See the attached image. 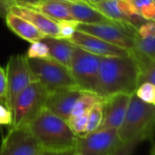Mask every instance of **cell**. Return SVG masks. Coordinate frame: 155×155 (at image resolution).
<instances>
[{
    "label": "cell",
    "instance_id": "obj_1",
    "mask_svg": "<svg viewBox=\"0 0 155 155\" xmlns=\"http://www.w3.org/2000/svg\"><path fill=\"white\" fill-rule=\"evenodd\" d=\"M138 87V67L130 54L101 56L99 67V95L103 98L115 94H133Z\"/></svg>",
    "mask_w": 155,
    "mask_h": 155
},
{
    "label": "cell",
    "instance_id": "obj_2",
    "mask_svg": "<svg viewBox=\"0 0 155 155\" xmlns=\"http://www.w3.org/2000/svg\"><path fill=\"white\" fill-rule=\"evenodd\" d=\"M27 128L45 151H74L77 135L73 133L66 121L45 107L42 108Z\"/></svg>",
    "mask_w": 155,
    "mask_h": 155
},
{
    "label": "cell",
    "instance_id": "obj_3",
    "mask_svg": "<svg viewBox=\"0 0 155 155\" xmlns=\"http://www.w3.org/2000/svg\"><path fill=\"white\" fill-rule=\"evenodd\" d=\"M154 122L155 105L143 102L135 94H133L130 96L125 116L117 129V133L123 143L134 138L153 141Z\"/></svg>",
    "mask_w": 155,
    "mask_h": 155
},
{
    "label": "cell",
    "instance_id": "obj_4",
    "mask_svg": "<svg viewBox=\"0 0 155 155\" xmlns=\"http://www.w3.org/2000/svg\"><path fill=\"white\" fill-rule=\"evenodd\" d=\"M26 62L34 81L39 82L48 93L64 87L77 86L69 68L50 57H26Z\"/></svg>",
    "mask_w": 155,
    "mask_h": 155
},
{
    "label": "cell",
    "instance_id": "obj_5",
    "mask_svg": "<svg viewBox=\"0 0 155 155\" xmlns=\"http://www.w3.org/2000/svg\"><path fill=\"white\" fill-rule=\"evenodd\" d=\"M48 92L37 81H33L16 97L12 107L13 121L10 127H27L45 107Z\"/></svg>",
    "mask_w": 155,
    "mask_h": 155
},
{
    "label": "cell",
    "instance_id": "obj_6",
    "mask_svg": "<svg viewBox=\"0 0 155 155\" xmlns=\"http://www.w3.org/2000/svg\"><path fill=\"white\" fill-rule=\"evenodd\" d=\"M100 60L101 56L76 45L74 46L69 70L81 90L92 92L99 95Z\"/></svg>",
    "mask_w": 155,
    "mask_h": 155
},
{
    "label": "cell",
    "instance_id": "obj_7",
    "mask_svg": "<svg viewBox=\"0 0 155 155\" xmlns=\"http://www.w3.org/2000/svg\"><path fill=\"white\" fill-rule=\"evenodd\" d=\"M76 30L96 36L109 44L130 51L134 47V38L137 29L130 25L118 24H82Z\"/></svg>",
    "mask_w": 155,
    "mask_h": 155
},
{
    "label": "cell",
    "instance_id": "obj_8",
    "mask_svg": "<svg viewBox=\"0 0 155 155\" xmlns=\"http://www.w3.org/2000/svg\"><path fill=\"white\" fill-rule=\"evenodd\" d=\"M124 143L117 129H100L77 136L74 153L77 155H110Z\"/></svg>",
    "mask_w": 155,
    "mask_h": 155
},
{
    "label": "cell",
    "instance_id": "obj_9",
    "mask_svg": "<svg viewBox=\"0 0 155 155\" xmlns=\"http://www.w3.org/2000/svg\"><path fill=\"white\" fill-rule=\"evenodd\" d=\"M6 99L5 104L11 111L18 94L34 81L26 62V56L12 55L6 66ZM12 112V111H11Z\"/></svg>",
    "mask_w": 155,
    "mask_h": 155
},
{
    "label": "cell",
    "instance_id": "obj_10",
    "mask_svg": "<svg viewBox=\"0 0 155 155\" xmlns=\"http://www.w3.org/2000/svg\"><path fill=\"white\" fill-rule=\"evenodd\" d=\"M45 152L27 127H10L0 144V155H38Z\"/></svg>",
    "mask_w": 155,
    "mask_h": 155
},
{
    "label": "cell",
    "instance_id": "obj_11",
    "mask_svg": "<svg viewBox=\"0 0 155 155\" xmlns=\"http://www.w3.org/2000/svg\"><path fill=\"white\" fill-rule=\"evenodd\" d=\"M83 93L79 87H64L47 94L45 107L54 114L67 121L74 103Z\"/></svg>",
    "mask_w": 155,
    "mask_h": 155
},
{
    "label": "cell",
    "instance_id": "obj_12",
    "mask_svg": "<svg viewBox=\"0 0 155 155\" xmlns=\"http://www.w3.org/2000/svg\"><path fill=\"white\" fill-rule=\"evenodd\" d=\"M131 94H115L103 100V121L97 130L118 129L125 116Z\"/></svg>",
    "mask_w": 155,
    "mask_h": 155
},
{
    "label": "cell",
    "instance_id": "obj_13",
    "mask_svg": "<svg viewBox=\"0 0 155 155\" xmlns=\"http://www.w3.org/2000/svg\"><path fill=\"white\" fill-rule=\"evenodd\" d=\"M68 41L73 45L99 56L111 57L125 56L129 54V51L126 49L109 44L96 36L80 32L78 30L74 32L73 36Z\"/></svg>",
    "mask_w": 155,
    "mask_h": 155
},
{
    "label": "cell",
    "instance_id": "obj_14",
    "mask_svg": "<svg viewBox=\"0 0 155 155\" xmlns=\"http://www.w3.org/2000/svg\"><path fill=\"white\" fill-rule=\"evenodd\" d=\"M9 12L27 20L46 36L59 38V29L57 22L46 16L45 15L35 9L17 5H11L9 7Z\"/></svg>",
    "mask_w": 155,
    "mask_h": 155
},
{
    "label": "cell",
    "instance_id": "obj_15",
    "mask_svg": "<svg viewBox=\"0 0 155 155\" xmlns=\"http://www.w3.org/2000/svg\"><path fill=\"white\" fill-rule=\"evenodd\" d=\"M70 11L73 20L82 24H118L115 23L101 12H99L92 5L84 1L66 2L63 1ZM122 25V24H118Z\"/></svg>",
    "mask_w": 155,
    "mask_h": 155
},
{
    "label": "cell",
    "instance_id": "obj_16",
    "mask_svg": "<svg viewBox=\"0 0 155 155\" xmlns=\"http://www.w3.org/2000/svg\"><path fill=\"white\" fill-rule=\"evenodd\" d=\"M5 19L8 28L12 32L29 43L41 41L46 37V35L39 31L33 24L11 12L6 14Z\"/></svg>",
    "mask_w": 155,
    "mask_h": 155
},
{
    "label": "cell",
    "instance_id": "obj_17",
    "mask_svg": "<svg viewBox=\"0 0 155 155\" xmlns=\"http://www.w3.org/2000/svg\"><path fill=\"white\" fill-rule=\"evenodd\" d=\"M42 41L48 46L50 58L69 68L74 45L66 39L53 38L48 36L45 37Z\"/></svg>",
    "mask_w": 155,
    "mask_h": 155
},
{
    "label": "cell",
    "instance_id": "obj_18",
    "mask_svg": "<svg viewBox=\"0 0 155 155\" xmlns=\"http://www.w3.org/2000/svg\"><path fill=\"white\" fill-rule=\"evenodd\" d=\"M29 8L35 9L54 21L73 20L69 9L63 1L58 0H40L38 4Z\"/></svg>",
    "mask_w": 155,
    "mask_h": 155
},
{
    "label": "cell",
    "instance_id": "obj_19",
    "mask_svg": "<svg viewBox=\"0 0 155 155\" xmlns=\"http://www.w3.org/2000/svg\"><path fill=\"white\" fill-rule=\"evenodd\" d=\"M103 99H104L103 97L99 96L98 94L94 93L83 91L81 95L78 97V99L74 103V105L73 107V110L71 112L69 118L87 114L89 111L91 110V108L98 102H101Z\"/></svg>",
    "mask_w": 155,
    "mask_h": 155
},
{
    "label": "cell",
    "instance_id": "obj_20",
    "mask_svg": "<svg viewBox=\"0 0 155 155\" xmlns=\"http://www.w3.org/2000/svg\"><path fill=\"white\" fill-rule=\"evenodd\" d=\"M92 5L110 20L118 24L132 25L129 23V21L120 12L117 6V0H102L101 2Z\"/></svg>",
    "mask_w": 155,
    "mask_h": 155
},
{
    "label": "cell",
    "instance_id": "obj_21",
    "mask_svg": "<svg viewBox=\"0 0 155 155\" xmlns=\"http://www.w3.org/2000/svg\"><path fill=\"white\" fill-rule=\"evenodd\" d=\"M133 49L155 60V35L141 37L136 34L134 38Z\"/></svg>",
    "mask_w": 155,
    "mask_h": 155
},
{
    "label": "cell",
    "instance_id": "obj_22",
    "mask_svg": "<svg viewBox=\"0 0 155 155\" xmlns=\"http://www.w3.org/2000/svg\"><path fill=\"white\" fill-rule=\"evenodd\" d=\"M103 100L95 104L89 111L87 114L86 128H85V132L84 135L96 131L101 125L102 121H103Z\"/></svg>",
    "mask_w": 155,
    "mask_h": 155
},
{
    "label": "cell",
    "instance_id": "obj_23",
    "mask_svg": "<svg viewBox=\"0 0 155 155\" xmlns=\"http://www.w3.org/2000/svg\"><path fill=\"white\" fill-rule=\"evenodd\" d=\"M135 95L143 102L155 105V85L151 83H143L135 90Z\"/></svg>",
    "mask_w": 155,
    "mask_h": 155
},
{
    "label": "cell",
    "instance_id": "obj_24",
    "mask_svg": "<svg viewBox=\"0 0 155 155\" xmlns=\"http://www.w3.org/2000/svg\"><path fill=\"white\" fill-rule=\"evenodd\" d=\"M25 56L27 58H49L48 46L42 40L33 42L31 43Z\"/></svg>",
    "mask_w": 155,
    "mask_h": 155
},
{
    "label": "cell",
    "instance_id": "obj_25",
    "mask_svg": "<svg viewBox=\"0 0 155 155\" xmlns=\"http://www.w3.org/2000/svg\"><path fill=\"white\" fill-rule=\"evenodd\" d=\"M56 22L59 29V38L69 40L76 31L78 22L74 20H60Z\"/></svg>",
    "mask_w": 155,
    "mask_h": 155
},
{
    "label": "cell",
    "instance_id": "obj_26",
    "mask_svg": "<svg viewBox=\"0 0 155 155\" xmlns=\"http://www.w3.org/2000/svg\"><path fill=\"white\" fill-rule=\"evenodd\" d=\"M143 142H144L143 138H134L131 141L124 143L120 147H118L110 155H133L135 152L136 148Z\"/></svg>",
    "mask_w": 155,
    "mask_h": 155
},
{
    "label": "cell",
    "instance_id": "obj_27",
    "mask_svg": "<svg viewBox=\"0 0 155 155\" xmlns=\"http://www.w3.org/2000/svg\"><path fill=\"white\" fill-rule=\"evenodd\" d=\"M13 121V114L5 104L0 103V125L11 126Z\"/></svg>",
    "mask_w": 155,
    "mask_h": 155
},
{
    "label": "cell",
    "instance_id": "obj_28",
    "mask_svg": "<svg viewBox=\"0 0 155 155\" xmlns=\"http://www.w3.org/2000/svg\"><path fill=\"white\" fill-rule=\"evenodd\" d=\"M137 34L141 37H146L155 35L154 21H147L137 28Z\"/></svg>",
    "mask_w": 155,
    "mask_h": 155
},
{
    "label": "cell",
    "instance_id": "obj_29",
    "mask_svg": "<svg viewBox=\"0 0 155 155\" xmlns=\"http://www.w3.org/2000/svg\"><path fill=\"white\" fill-rule=\"evenodd\" d=\"M6 93H7L6 74H5V70L0 65V100L3 99L5 103L6 99Z\"/></svg>",
    "mask_w": 155,
    "mask_h": 155
},
{
    "label": "cell",
    "instance_id": "obj_30",
    "mask_svg": "<svg viewBox=\"0 0 155 155\" xmlns=\"http://www.w3.org/2000/svg\"><path fill=\"white\" fill-rule=\"evenodd\" d=\"M139 14L147 21H154L155 18V4L152 3L149 5L143 7L139 11Z\"/></svg>",
    "mask_w": 155,
    "mask_h": 155
},
{
    "label": "cell",
    "instance_id": "obj_31",
    "mask_svg": "<svg viewBox=\"0 0 155 155\" xmlns=\"http://www.w3.org/2000/svg\"><path fill=\"white\" fill-rule=\"evenodd\" d=\"M134 5V7L137 9V11L139 12L141 9H143V7L149 5L152 3H154V0H131Z\"/></svg>",
    "mask_w": 155,
    "mask_h": 155
},
{
    "label": "cell",
    "instance_id": "obj_32",
    "mask_svg": "<svg viewBox=\"0 0 155 155\" xmlns=\"http://www.w3.org/2000/svg\"><path fill=\"white\" fill-rule=\"evenodd\" d=\"M11 5L6 0H0V17H5L6 14L9 12V7Z\"/></svg>",
    "mask_w": 155,
    "mask_h": 155
},
{
    "label": "cell",
    "instance_id": "obj_33",
    "mask_svg": "<svg viewBox=\"0 0 155 155\" xmlns=\"http://www.w3.org/2000/svg\"><path fill=\"white\" fill-rule=\"evenodd\" d=\"M39 1L40 0H15V5H21V6H26V7L34 6L36 4H38Z\"/></svg>",
    "mask_w": 155,
    "mask_h": 155
},
{
    "label": "cell",
    "instance_id": "obj_34",
    "mask_svg": "<svg viewBox=\"0 0 155 155\" xmlns=\"http://www.w3.org/2000/svg\"><path fill=\"white\" fill-rule=\"evenodd\" d=\"M74 151H64V152H50L45 151L38 155H74Z\"/></svg>",
    "mask_w": 155,
    "mask_h": 155
},
{
    "label": "cell",
    "instance_id": "obj_35",
    "mask_svg": "<svg viewBox=\"0 0 155 155\" xmlns=\"http://www.w3.org/2000/svg\"><path fill=\"white\" fill-rule=\"evenodd\" d=\"M84 1L86 2V3H88V4H90V5H95V4L101 2L102 0H84Z\"/></svg>",
    "mask_w": 155,
    "mask_h": 155
},
{
    "label": "cell",
    "instance_id": "obj_36",
    "mask_svg": "<svg viewBox=\"0 0 155 155\" xmlns=\"http://www.w3.org/2000/svg\"><path fill=\"white\" fill-rule=\"evenodd\" d=\"M11 5H15V0H6Z\"/></svg>",
    "mask_w": 155,
    "mask_h": 155
},
{
    "label": "cell",
    "instance_id": "obj_37",
    "mask_svg": "<svg viewBox=\"0 0 155 155\" xmlns=\"http://www.w3.org/2000/svg\"><path fill=\"white\" fill-rule=\"evenodd\" d=\"M58 1H66V2H75V1H84V0H58Z\"/></svg>",
    "mask_w": 155,
    "mask_h": 155
},
{
    "label": "cell",
    "instance_id": "obj_38",
    "mask_svg": "<svg viewBox=\"0 0 155 155\" xmlns=\"http://www.w3.org/2000/svg\"><path fill=\"white\" fill-rule=\"evenodd\" d=\"M151 155H154V148H153V147L152 148V153H151Z\"/></svg>",
    "mask_w": 155,
    "mask_h": 155
},
{
    "label": "cell",
    "instance_id": "obj_39",
    "mask_svg": "<svg viewBox=\"0 0 155 155\" xmlns=\"http://www.w3.org/2000/svg\"><path fill=\"white\" fill-rule=\"evenodd\" d=\"M74 155H77V154H75V153H74Z\"/></svg>",
    "mask_w": 155,
    "mask_h": 155
}]
</instances>
